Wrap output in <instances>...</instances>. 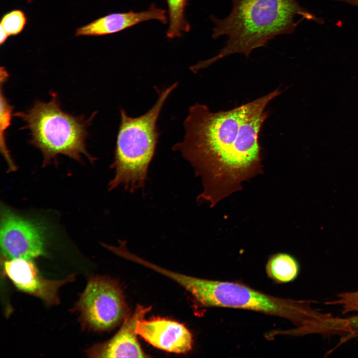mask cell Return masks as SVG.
<instances>
[{"mask_svg":"<svg viewBox=\"0 0 358 358\" xmlns=\"http://www.w3.org/2000/svg\"><path fill=\"white\" fill-rule=\"evenodd\" d=\"M168 9L169 27L167 37L169 39L181 37L190 29L185 17L188 0H166Z\"/></svg>","mask_w":358,"mask_h":358,"instance_id":"cell-13","label":"cell"},{"mask_svg":"<svg viewBox=\"0 0 358 358\" xmlns=\"http://www.w3.org/2000/svg\"><path fill=\"white\" fill-rule=\"evenodd\" d=\"M279 89L226 111L211 112L202 104L190 107L184 139L173 147L193 168L202 184L198 202L210 207L242 189L263 173L259 134L268 117L265 108Z\"/></svg>","mask_w":358,"mask_h":358,"instance_id":"cell-1","label":"cell"},{"mask_svg":"<svg viewBox=\"0 0 358 358\" xmlns=\"http://www.w3.org/2000/svg\"><path fill=\"white\" fill-rule=\"evenodd\" d=\"M299 266L291 255L277 253L270 257L266 265L268 275L277 283H287L293 280L297 276Z\"/></svg>","mask_w":358,"mask_h":358,"instance_id":"cell-12","label":"cell"},{"mask_svg":"<svg viewBox=\"0 0 358 358\" xmlns=\"http://www.w3.org/2000/svg\"><path fill=\"white\" fill-rule=\"evenodd\" d=\"M26 23V17L21 10L15 9L5 14L2 17L0 27L8 35H15L20 33Z\"/></svg>","mask_w":358,"mask_h":358,"instance_id":"cell-15","label":"cell"},{"mask_svg":"<svg viewBox=\"0 0 358 358\" xmlns=\"http://www.w3.org/2000/svg\"><path fill=\"white\" fill-rule=\"evenodd\" d=\"M230 13L221 19L211 16L214 24L212 37L226 36L224 46L216 56L194 65L196 71L235 54L248 57L252 52L265 46L276 36L293 32L303 20H321L302 7L297 0H232Z\"/></svg>","mask_w":358,"mask_h":358,"instance_id":"cell-2","label":"cell"},{"mask_svg":"<svg viewBox=\"0 0 358 358\" xmlns=\"http://www.w3.org/2000/svg\"><path fill=\"white\" fill-rule=\"evenodd\" d=\"M171 277L203 306L254 311L285 318L298 326V331L301 333L319 317L306 301L275 297L243 283L197 278L176 272Z\"/></svg>","mask_w":358,"mask_h":358,"instance_id":"cell-3","label":"cell"},{"mask_svg":"<svg viewBox=\"0 0 358 358\" xmlns=\"http://www.w3.org/2000/svg\"><path fill=\"white\" fill-rule=\"evenodd\" d=\"M357 326H358V317H357Z\"/></svg>","mask_w":358,"mask_h":358,"instance_id":"cell-19","label":"cell"},{"mask_svg":"<svg viewBox=\"0 0 358 358\" xmlns=\"http://www.w3.org/2000/svg\"><path fill=\"white\" fill-rule=\"evenodd\" d=\"M73 310L79 313L83 329L104 331L123 319L126 306L122 291L115 281L94 276L88 279Z\"/></svg>","mask_w":358,"mask_h":358,"instance_id":"cell-6","label":"cell"},{"mask_svg":"<svg viewBox=\"0 0 358 358\" xmlns=\"http://www.w3.org/2000/svg\"><path fill=\"white\" fill-rule=\"evenodd\" d=\"M333 1H341L348 4L358 6V0H332Z\"/></svg>","mask_w":358,"mask_h":358,"instance_id":"cell-18","label":"cell"},{"mask_svg":"<svg viewBox=\"0 0 358 358\" xmlns=\"http://www.w3.org/2000/svg\"><path fill=\"white\" fill-rule=\"evenodd\" d=\"M51 96L48 102L36 100L28 110L14 114L25 123L22 128L30 131L29 143L42 153L43 166L59 154L78 162L84 154L93 162L95 158L86 150V140L95 112L86 120L83 116H74L62 109L57 93L51 92Z\"/></svg>","mask_w":358,"mask_h":358,"instance_id":"cell-5","label":"cell"},{"mask_svg":"<svg viewBox=\"0 0 358 358\" xmlns=\"http://www.w3.org/2000/svg\"><path fill=\"white\" fill-rule=\"evenodd\" d=\"M0 44L2 45L5 42L7 38L9 37L5 31L2 28L0 27Z\"/></svg>","mask_w":358,"mask_h":358,"instance_id":"cell-17","label":"cell"},{"mask_svg":"<svg viewBox=\"0 0 358 358\" xmlns=\"http://www.w3.org/2000/svg\"><path fill=\"white\" fill-rule=\"evenodd\" d=\"M136 332L146 341L160 350L177 354L185 353L192 347V337L183 324L165 319L140 320Z\"/></svg>","mask_w":358,"mask_h":358,"instance_id":"cell-9","label":"cell"},{"mask_svg":"<svg viewBox=\"0 0 358 358\" xmlns=\"http://www.w3.org/2000/svg\"><path fill=\"white\" fill-rule=\"evenodd\" d=\"M150 308L138 306L134 312L124 320L118 332L107 342L97 344L86 351L91 358L147 357L137 339L136 327Z\"/></svg>","mask_w":358,"mask_h":358,"instance_id":"cell-10","label":"cell"},{"mask_svg":"<svg viewBox=\"0 0 358 358\" xmlns=\"http://www.w3.org/2000/svg\"><path fill=\"white\" fill-rule=\"evenodd\" d=\"M327 304L341 306L343 313L358 311V290L340 294L338 299Z\"/></svg>","mask_w":358,"mask_h":358,"instance_id":"cell-16","label":"cell"},{"mask_svg":"<svg viewBox=\"0 0 358 358\" xmlns=\"http://www.w3.org/2000/svg\"><path fill=\"white\" fill-rule=\"evenodd\" d=\"M4 274L19 290L35 296L48 305L60 303V288L74 281L75 274L60 280L47 279L39 273L31 260L2 258Z\"/></svg>","mask_w":358,"mask_h":358,"instance_id":"cell-8","label":"cell"},{"mask_svg":"<svg viewBox=\"0 0 358 358\" xmlns=\"http://www.w3.org/2000/svg\"><path fill=\"white\" fill-rule=\"evenodd\" d=\"M8 74L4 67L0 68V150L12 170L15 169L9 154L5 142V131L11 123L13 107L9 104L2 91V85L7 79Z\"/></svg>","mask_w":358,"mask_h":358,"instance_id":"cell-14","label":"cell"},{"mask_svg":"<svg viewBox=\"0 0 358 358\" xmlns=\"http://www.w3.org/2000/svg\"><path fill=\"white\" fill-rule=\"evenodd\" d=\"M0 247L4 259L31 260L44 253L41 227L8 209L1 211Z\"/></svg>","mask_w":358,"mask_h":358,"instance_id":"cell-7","label":"cell"},{"mask_svg":"<svg viewBox=\"0 0 358 358\" xmlns=\"http://www.w3.org/2000/svg\"><path fill=\"white\" fill-rule=\"evenodd\" d=\"M177 85L176 83L157 90V101L140 116L130 117L124 109L120 108V121L111 165L115 173L108 183L109 190L121 186L134 192L144 187L160 134L157 122L166 99Z\"/></svg>","mask_w":358,"mask_h":358,"instance_id":"cell-4","label":"cell"},{"mask_svg":"<svg viewBox=\"0 0 358 358\" xmlns=\"http://www.w3.org/2000/svg\"><path fill=\"white\" fill-rule=\"evenodd\" d=\"M151 20L166 24L168 17L166 10L153 3L148 9L140 12L130 10L110 13L77 28L75 35L98 36L112 34Z\"/></svg>","mask_w":358,"mask_h":358,"instance_id":"cell-11","label":"cell"}]
</instances>
